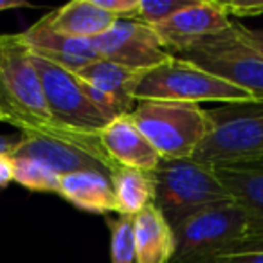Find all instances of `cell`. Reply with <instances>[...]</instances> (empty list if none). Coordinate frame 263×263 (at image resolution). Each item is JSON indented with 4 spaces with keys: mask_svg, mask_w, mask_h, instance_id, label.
<instances>
[{
    "mask_svg": "<svg viewBox=\"0 0 263 263\" xmlns=\"http://www.w3.org/2000/svg\"><path fill=\"white\" fill-rule=\"evenodd\" d=\"M0 123L13 124L20 134L56 126L22 33L0 34Z\"/></svg>",
    "mask_w": 263,
    "mask_h": 263,
    "instance_id": "obj_1",
    "label": "cell"
},
{
    "mask_svg": "<svg viewBox=\"0 0 263 263\" xmlns=\"http://www.w3.org/2000/svg\"><path fill=\"white\" fill-rule=\"evenodd\" d=\"M132 96L137 103L175 101L200 105L204 101H216L227 105L254 101L243 88L234 87L179 56H172L161 65L143 70Z\"/></svg>",
    "mask_w": 263,
    "mask_h": 263,
    "instance_id": "obj_2",
    "label": "cell"
},
{
    "mask_svg": "<svg viewBox=\"0 0 263 263\" xmlns=\"http://www.w3.org/2000/svg\"><path fill=\"white\" fill-rule=\"evenodd\" d=\"M152 177L154 204L172 227L202 209L233 200L215 170L195 159H161Z\"/></svg>",
    "mask_w": 263,
    "mask_h": 263,
    "instance_id": "obj_3",
    "label": "cell"
},
{
    "mask_svg": "<svg viewBox=\"0 0 263 263\" xmlns=\"http://www.w3.org/2000/svg\"><path fill=\"white\" fill-rule=\"evenodd\" d=\"M130 116L162 159H191L213 130L208 110L195 103L139 101Z\"/></svg>",
    "mask_w": 263,
    "mask_h": 263,
    "instance_id": "obj_4",
    "label": "cell"
},
{
    "mask_svg": "<svg viewBox=\"0 0 263 263\" xmlns=\"http://www.w3.org/2000/svg\"><path fill=\"white\" fill-rule=\"evenodd\" d=\"M208 114L213 130L191 159L211 168L263 159V101L227 103Z\"/></svg>",
    "mask_w": 263,
    "mask_h": 263,
    "instance_id": "obj_5",
    "label": "cell"
},
{
    "mask_svg": "<svg viewBox=\"0 0 263 263\" xmlns=\"http://www.w3.org/2000/svg\"><path fill=\"white\" fill-rule=\"evenodd\" d=\"M177 56L243 88L254 101H263V54L243 36L238 20L227 31L204 38Z\"/></svg>",
    "mask_w": 263,
    "mask_h": 263,
    "instance_id": "obj_6",
    "label": "cell"
},
{
    "mask_svg": "<svg viewBox=\"0 0 263 263\" xmlns=\"http://www.w3.org/2000/svg\"><path fill=\"white\" fill-rule=\"evenodd\" d=\"M11 155L36 159L58 175L96 170L114 177L121 168L106 154L99 134L74 132L58 124L44 132H22Z\"/></svg>",
    "mask_w": 263,
    "mask_h": 263,
    "instance_id": "obj_7",
    "label": "cell"
},
{
    "mask_svg": "<svg viewBox=\"0 0 263 263\" xmlns=\"http://www.w3.org/2000/svg\"><path fill=\"white\" fill-rule=\"evenodd\" d=\"M173 229L175 254L170 263H198L227 251L249 234L245 211L234 200L205 208Z\"/></svg>",
    "mask_w": 263,
    "mask_h": 263,
    "instance_id": "obj_8",
    "label": "cell"
},
{
    "mask_svg": "<svg viewBox=\"0 0 263 263\" xmlns=\"http://www.w3.org/2000/svg\"><path fill=\"white\" fill-rule=\"evenodd\" d=\"M33 62L40 76L49 112L58 126L83 134H99L114 121L90 101L83 80L76 72L36 54H33Z\"/></svg>",
    "mask_w": 263,
    "mask_h": 263,
    "instance_id": "obj_9",
    "label": "cell"
},
{
    "mask_svg": "<svg viewBox=\"0 0 263 263\" xmlns=\"http://www.w3.org/2000/svg\"><path fill=\"white\" fill-rule=\"evenodd\" d=\"M99 58L128 67L148 70L164 63L173 54L162 47L154 27L134 18H117L101 36L92 40Z\"/></svg>",
    "mask_w": 263,
    "mask_h": 263,
    "instance_id": "obj_10",
    "label": "cell"
},
{
    "mask_svg": "<svg viewBox=\"0 0 263 263\" xmlns=\"http://www.w3.org/2000/svg\"><path fill=\"white\" fill-rule=\"evenodd\" d=\"M233 18L227 15L222 0H193L172 18L154 26L155 34L170 54L177 56L204 38L227 31Z\"/></svg>",
    "mask_w": 263,
    "mask_h": 263,
    "instance_id": "obj_11",
    "label": "cell"
},
{
    "mask_svg": "<svg viewBox=\"0 0 263 263\" xmlns=\"http://www.w3.org/2000/svg\"><path fill=\"white\" fill-rule=\"evenodd\" d=\"M106 154L121 168H132L152 173L161 162L152 143L146 139L130 114L116 117L99 132Z\"/></svg>",
    "mask_w": 263,
    "mask_h": 263,
    "instance_id": "obj_12",
    "label": "cell"
},
{
    "mask_svg": "<svg viewBox=\"0 0 263 263\" xmlns=\"http://www.w3.org/2000/svg\"><path fill=\"white\" fill-rule=\"evenodd\" d=\"M215 173L249 220V238H263V159L215 166Z\"/></svg>",
    "mask_w": 263,
    "mask_h": 263,
    "instance_id": "obj_13",
    "label": "cell"
},
{
    "mask_svg": "<svg viewBox=\"0 0 263 263\" xmlns=\"http://www.w3.org/2000/svg\"><path fill=\"white\" fill-rule=\"evenodd\" d=\"M26 44L33 54L42 56L70 72H78L94 60H99L92 40L74 38L54 31L45 18H40L36 24L22 33Z\"/></svg>",
    "mask_w": 263,
    "mask_h": 263,
    "instance_id": "obj_14",
    "label": "cell"
},
{
    "mask_svg": "<svg viewBox=\"0 0 263 263\" xmlns=\"http://www.w3.org/2000/svg\"><path fill=\"white\" fill-rule=\"evenodd\" d=\"M58 195L83 211L98 215L117 213L112 177L105 172L85 170L60 175Z\"/></svg>",
    "mask_w": 263,
    "mask_h": 263,
    "instance_id": "obj_15",
    "label": "cell"
},
{
    "mask_svg": "<svg viewBox=\"0 0 263 263\" xmlns=\"http://www.w3.org/2000/svg\"><path fill=\"white\" fill-rule=\"evenodd\" d=\"M134 238L137 263H170L173 259V229L155 204L134 216Z\"/></svg>",
    "mask_w": 263,
    "mask_h": 263,
    "instance_id": "obj_16",
    "label": "cell"
},
{
    "mask_svg": "<svg viewBox=\"0 0 263 263\" xmlns=\"http://www.w3.org/2000/svg\"><path fill=\"white\" fill-rule=\"evenodd\" d=\"M44 18L58 33L83 40L101 36L117 20L114 15L103 11L94 0H72Z\"/></svg>",
    "mask_w": 263,
    "mask_h": 263,
    "instance_id": "obj_17",
    "label": "cell"
},
{
    "mask_svg": "<svg viewBox=\"0 0 263 263\" xmlns=\"http://www.w3.org/2000/svg\"><path fill=\"white\" fill-rule=\"evenodd\" d=\"M141 72L143 70H132L128 67L99 58L85 65L76 74L85 83L92 85L103 94L112 98L123 114H132L137 105L132 92H134L136 81Z\"/></svg>",
    "mask_w": 263,
    "mask_h": 263,
    "instance_id": "obj_18",
    "label": "cell"
},
{
    "mask_svg": "<svg viewBox=\"0 0 263 263\" xmlns=\"http://www.w3.org/2000/svg\"><path fill=\"white\" fill-rule=\"evenodd\" d=\"M112 182L119 216H136L155 202V182L152 173L119 168L114 173Z\"/></svg>",
    "mask_w": 263,
    "mask_h": 263,
    "instance_id": "obj_19",
    "label": "cell"
},
{
    "mask_svg": "<svg viewBox=\"0 0 263 263\" xmlns=\"http://www.w3.org/2000/svg\"><path fill=\"white\" fill-rule=\"evenodd\" d=\"M15 159V182L38 193H58L60 175L49 166L36 159L13 157Z\"/></svg>",
    "mask_w": 263,
    "mask_h": 263,
    "instance_id": "obj_20",
    "label": "cell"
},
{
    "mask_svg": "<svg viewBox=\"0 0 263 263\" xmlns=\"http://www.w3.org/2000/svg\"><path fill=\"white\" fill-rule=\"evenodd\" d=\"M110 263H137L134 216H119L110 222Z\"/></svg>",
    "mask_w": 263,
    "mask_h": 263,
    "instance_id": "obj_21",
    "label": "cell"
},
{
    "mask_svg": "<svg viewBox=\"0 0 263 263\" xmlns=\"http://www.w3.org/2000/svg\"><path fill=\"white\" fill-rule=\"evenodd\" d=\"M193 0H139V8L134 20L154 27L172 18L175 13L190 6Z\"/></svg>",
    "mask_w": 263,
    "mask_h": 263,
    "instance_id": "obj_22",
    "label": "cell"
},
{
    "mask_svg": "<svg viewBox=\"0 0 263 263\" xmlns=\"http://www.w3.org/2000/svg\"><path fill=\"white\" fill-rule=\"evenodd\" d=\"M227 15L233 20L236 18H251V16H263V0H231V2H222Z\"/></svg>",
    "mask_w": 263,
    "mask_h": 263,
    "instance_id": "obj_23",
    "label": "cell"
},
{
    "mask_svg": "<svg viewBox=\"0 0 263 263\" xmlns=\"http://www.w3.org/2000/svg\"><path fill=\"white\" fill-rule=\"evenodd\" d=\"M198 263H263V249H243L218 254Z\"/></svg>",
    "mask_w": 263,
    "mask_h": 263,
    "instance_id": "obj_24",
    "label": "cell"
},
{
    "mask_svg": "<svg viewBox=\"0 0 263 263\" xmlns=\"http://www.w3.org/2000/svg\"><path fill=\"white\" fill-rule=\"evenodd\" d=\"M103 11L116 18H134L139 8V0H94Z\"/></svg>",
    "mask_w": 263,
    "mask_h": 263,
    "instance_id": "obj_25",
    "label": "cell"
},
{
    "mask_svg": "<svg viewBox=\"0 0 263 263\" xmlns=\"http://www.w3.org/2000/svg\"><path fill=\"white\" fill-rule=\"evenodd\" d=\"M15 180V159L11 154H0V190Z\"/></svg>",
    "mask_w": 263,
    "mask_h": 263,
    "instance_id": "obj_26",
    "label": "cell"
},
{
    "mask_svg": "<svg viewBox=\"0 0 263 263\" xmlns=\"http://www.w3.org/2000/svg\"><path fill=\"white\" fill-rule=\"evenodd\" d=\"M240 29L243 33V36L263 54V29H251V27L243 26V24H240Z\"/></svg>",
    "mask_w": 263,
    "mask_h": 263,
    "instance_id": "obj_27",
    "label": "cell"
},
{
    "mask_svg": "<svg viewBox=\"0 0 263 263\" xmlns=\"http://www.w3.org/2000/svg\"><path fill=\"white\" fill-rule=\"evenodd\" d=\"M243 249H263V238L245 236L243 240H240L238 243H234L233 247H229L227 251H223L222 254H226V252H233V251H243Z\"/></svg>",
    "mask_w": 263,
    "mask_h": 263,
    "instance_id": "obj_28",
    "label": "cell"
},
{
    "mask_svg": "<svg viewBox=\"0 0 263 263\" xmlns=\"http://www.w3.org/2000/svg\"><path fill=\"white\" fill-rule=\"evenodd\" d=\"M22 139V134H15V136H0V154H11L16 148V144Z\"/></svg>",
    "mask_w": 263,
    "mask_h": 263,
    "instance_id": "obj_29",
    "label": "cell"
},
{
    "mask_svg": "<svg viewBox=\"0 0 263 263\" xmlns=\"http://www.w3.org/2000/svg\"><path fill=\"white\" fill-rule=\"evenodd\" d=\"M18 8H29V2H26V0H0V13Z\"/></svg>",
    "mask_w": 263,
    "mask_h": 263,
    "instance_id": "obj_30",
    "label": "cell"
}]
</instances>
